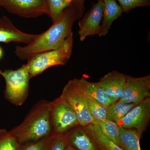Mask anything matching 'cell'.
Masks as SVG:
<instances>
[{"label":"cell","instance_id":"3957f363","mask_svg":"<svg viewBox=\"0 0 150 150\" xmlns=\"http://www.w3.org/2000/svg\"><path fill=\"white\" fill-rule=\"evenodd\" d=\"M73 41L72 33L59 48L38 53L28 59L26 65L30 78L40 74L50 67L65 65L72 53Z\"/></svg>","mask_w":150,"mask_h":150},{"label":"cell","instance_id":"e0dca14e","mask_svg":"<svg viewBox=\"0 0 150 150\" xmlns=\"http://www.w3.org/2000/svg\"><path fill=\"white\" fill-rule=\"evenodd\" d=\"M141 137L137 130L119 127V146L124 150H142L140 147Z\"/></svg>","mask_w":150,"mask_h":150},{"label":"cell","instance_id":"9c48e42d","mask_svg":"<svg viewBox=\"0 0 150 150\" xmlns=\"http://www.w3.org/2000/svg\"><path fill=\"white\" fill-rule=\"evenodd\" d=\"M150 97V75L134 77L126 75L123 95L120 100L127 103L137 104Z\"/></svg>","mask_w":150,"mask_h":150},{"label":"cell","instance_id":"44dd1931","mask_svg":"<svg viewBox=\"0 0 150 150\" xmlns=\"http://www.w3.org/2000/svg\"><path fill=\"white\" fill-rule=\"evenodd\" d=\"M95 123L108 138L119 146V127L117 123L108 119L96 121Z\"/></svg>","mask_w":150,"mask_h":150},{"label":"cell","instance_id":"7a4b0ae2","mask_svg":"<svg viewBox=\"0 0 150 150\" xmlns=\"http://www.w3.org/2000/svg\"><path fill=\"white\" fill-rule=\"evenodd\" d=\"M50 102L46 100L38 101L33 106L23 121L11 130L21 145L39 141L53 134Z\"/></svg>","mask_w":150,"mask_h":150},{"label":"cell","instance_id":"7402d4cb","mask_svg":"<svg viewBox=\"0 0 150 150\" xmlns=\"http://www.w3.org/2000/svg\"><path fill=\"white\" fill-rule=\"evenodd\" d=\"M21 145L11 131L0 130V150H20Z\"/></svg>","mask_w":150,"mask_h":150},{"label":"cell","instance_id":"ac0fdd59","mask_svg":"<svg viewBox=\"0 0 150 150\" xmlns=\"http://www.w3.org/2000/svg\"><path fill=\"white\" fill-rule=\"evenodd\" d=\"M134 103H127L120 100H116L107 108L106 119L117 123L136 106Z\"/></svg>","mask_w":150,"mask_h":150},{"label":"cell","instance_id":"d4e9b609","mask_svg":"<svg viewBox=\"0 0 150 150\" xmlns=\"http://www.w3.org/2000/svg\"><path fill=\"white\" fill-rule=\"evenodd\" d=\"M67 146L66 134L53 133L47 150H64Z\"/></svg>","mask_w":150,"mask_h":150},{"label":"cell","instance_id":"ffe728a7","mask_svg":"<svg viewBox=\"0 0 150 150\" xmlns=\"http://www.w3.org/2000/svg\"><path fill=\"white\" fill-rule=\"evenodd\" d=\"M74 0H46L48 15L53 23L56 21L64 11L72 4Z\"/></svg>","mask_w":150,"mask_h":150},{"label":"cell","instance_id":"4dcf8cb0","mask_svg":"<svg viewBox=\"0 0 150 150\" xmlns=\"http://www.w3.org/2000/svg\"><path fill=\"white\" fill-rule=\"evenodd\" d=\"M99 1V0H97V1Z\"/></svg>","mask_w":150,"mask_h":150},{"label":"cell","instance_id":"4316f807","mask_svg":"<svg viewBox=\"0 0 150 150\" xmlns=\"http://www.w3.org/2000/svg\"><path fill=\"white\" fill-rule=\"evenodd\" d=\"M64 150H76L73 148L71 147L70 146H67L65 148Z\"/></svg>","mask_w":150,"mask_h":150},{"label":"cell","instance_id":"484cf974","mask_svg":"<svg viewBox=\"0 0 150 150\" xmlns=\"http://www.w3.org/2000/svg\"><path fill=\"white\" fill-rule=\"evenodd\" d=\"M86 0H74V4L77 11L79 18L81 19L84 11V3Z\"/></svg>","mask_w":150,"mask_h":150},{"label":"cell","instance_id":"d6986e66","mask_svg":"<svg viewBox=\"0 0 150 150\" xmlns=\"http://www.w3.org/2000/svg\"><path fill=\"white\" fill-rule=\"evenodd\" d=\"M80 92L83 96L90 114L95 121L106 119L107 108L88 96L80 91Z\"/></svg>","mask_w":150,"mask_h":150},{"label":"cell","instance_id":"5bb4252c","mask_svg":"<svg viewBox=\"0 0 150 150\" xmlns=\"http://www.w3.org/2000/svg\"><path fill=\"white\" fill-rule=\"evenodd\" d=\"M67 146L76 150H99L84 127L78 126L66 133Z\"/></svg>","mask_w":150,"mask_h":150},{"label":"cell","instance_id":"8992f818","mask_svg":"<svg viewBox=\"0 0 150 150\" xmlns=\"http://www.w3.org/2000/svg\"><path fill=\"white\" fill-rule=\"evenodd\" d=\"M150 120V97H149L136 105L116 123L119 127L135 129L141 137Z\"/></svg>","mask_w":150,"mask_h":150},{"label":"cell","instance_id":"8fae6325","mask_svg":"<svg viewBox=\"0 0 150 150\" xmlns=\"http://www.w3.org/2000/svg\"><path fill=\"white\" fill-rule=\"evenodd\" d=\"M39 34L25 33L17 28L6 16L0 19V42H16L26 45L32 43Z\"/></svg>","mask_w":150,"mask_h":150},{"label":"cell","instance_id":"277c9868","mask_svg":"<svg viewBox=\"0 0 150 150\" xmlns=\"http://www.w3.org/2000/svg\"><path fill=\"white\" fill-rule=\"evenodd\" d=\"M1 75L6 81V98L14 105H22L28 96L31 78L26 65L16 70H5Z\"/></svg>","mask_w":150,"mask_h":150},{"label":"cell","instance_id":"52a82bcc","mask_svg":"<svg viewBox=\"0 0 150 150\" xmlns=\"http://www.w3.org/2000/svg\"><path fill=\"white\" fill-rule=\"evenodd\" d=\"M60 96L67 101L76 112L79 126L85 127L91 123H95L89 112L83 96L71 80L64 87Z\"/></svg>","mask_w":150,"mask_h":150},{"label":"cell","instance_id":"2e32d148","mask_svg":"<svg viewBox=\"0 0 150 150\" xmlns=\"http://www.w3.org/2000/svg\"><path fill=\"white\" fill-rule=\"evenodd\" d=\"M84 128L98 150H124L108 138L96 123H91Z\"/></svg>","mask_w":150,"mask_h":150},{"label":"cell","instance_id":"4fadbf2b","mask_svg":"<svg viewBox=\"0 0 150 150\" xmlns=\"http://www.w3.org/2000/svg\"><path fill=\"white\" fill-rule=\"evenodd\" d=\"M71 81L78 90L96 100L105 107L107 108L115 101L108 96L97 83L88 81L84 77Z\"/></svg>","mask_w":150,"mask_h":150},{"label":"cell","instance_id":"9a60e30c","mask_svg":"<svg viewBox=\"0 0 150 150\" xmlns=\"http://www.w3.org/2000/svg\"><path fill=\"white\" fill-rule=\"evenodd\" d=\"M103 15L99 36H105L107 34L112 23L123 13L122 8L115 0H103Z\"/></svg>","mask_w":150,"mask_h":150},{"label":"cell","instance_id":"5b68a950","mask_svg":"<svg viewBox=\"0 0 150 150\" xmlns=\"http://www.w3.org/2000/svg\"><path fill=\"white\" fill-rule=\"evenodd\" d=\"M50 118L54 134H66L79 125L76 112L61 96L50 102Z\"/></svg>","mask_w":150,"mask_h":150},{"label":"cell","instance_id":"f546056e","mask_svg":"<svg viewBox=\"0 0 150 150\" xmlns=\"http://www.w3.org/2000/svg\"><path fill=\"white\" fill-rule=\"evenodd\" d=\"M1 5V0H0V6Z\"/></svg>","mask_w":150,"mask_h":150},{"label":"cell","instance_id":"6da1fadb","mask_svg":"<svg viewBox=\"0 0 150 150\" xmlns=\"http://www.w3.org/2000/svg\"><path fill=\"white\" fill-rule=\"evenodd\" d=\"M78 20L79 18L77 11L73 4L33 42L24 46H17L15 54L21 60H28L35 54L57 49L73 33V25Z\"/></svg>","mask_w":150,"mask_h":150},{"label":"cell","instance_id":"f1b7e54d","mask_svg":"<svg viewBox=\"0 0 150 150\" xmlns=\"http://www.w3.org/2000/svg\"><path fill=\"white\" fill-rule=\"evenodd\" d=\"M2 73V71H1V70L0 69V74L1 75Z\"/></svg>","mask_w":150,"mask_h":150},{"label":"cell","instance_id":"cb8c5ba5","mask_svg":"<svg viewBox=\"0 0 150 150\" xmlns=\"http://www.w3.org/2000/svg\"><path fill=\"white\" fill-rule=\"evenodd\" d=\"M123 12L129 13L137 7H145L150 5V0H117Z\"/></svg>","mask_w":150,"mask_h":150},{"label":"cell","instance_id":"603a6c76","mask_svg":"<svg viewBox=\"0 0 150 150\" xmlns=\"http://www.w3.org/2000/svg\"><path fill=\"white\" fill-rule=\"evenodd\" d=\"M53 134L39 141L23 144L21 146L20 150H47Z\"/></svg>","mask_w":150,"mask_h":150},{"label":"cell","instance_id":"83f0119b","mask_svg":"<svg viewBox=\"0 0 150 150\" xmlns=\"http://www.w3.org/2000/svg\"><path fill=\"white\" fill-rule=\"evenodd\" d=\"M3 51L2 48L0 47V59L1 58V57H2L3 56Z\"/></svg>","mask_w":150,"mask_h":150},{"label":"cell","instance_id":"30bf717a","mask_svg":"<svg viewBox=\"0 0 150 150\" xmlns=\"http://www.w3.org/2000/svg\"><path fill=\"white\" fill-rule=\"evenodd\" d=\"M103 0L93 4L92 7L79 22V31L81 41H83L88 36L99 35L100 25L103 15Z\"/></svg>","mask_w":150,"mask_h":150},{"label":"cell","instance_id":"ba28073f","mask_svg":"<svg viewBox=\"0 0 150 150\" xmlns=\"http://www.w3.org/2000/svg\"><path fill=\"white\" fill-rule=\"evenodd\" d=\"M8 11L26 18L48 15L46 0H1V5Z\"/></svg>","mask_w":150,"mask_h":150},{"label":"cell","instance_id":"7c38bea8","mask_svg":"<svg viewBox=\"0 0 150 150\" xmlns=\"http://www.w3.org/2000/svg\"><path fill=\"white\" fill-rule=\"evenodd\" d=\"M126 75L116 71L107 73L97 82L110 98L117 100L123 95Z\"/></svg>","mask_w":150,"mask_h":150}]
</instances>
